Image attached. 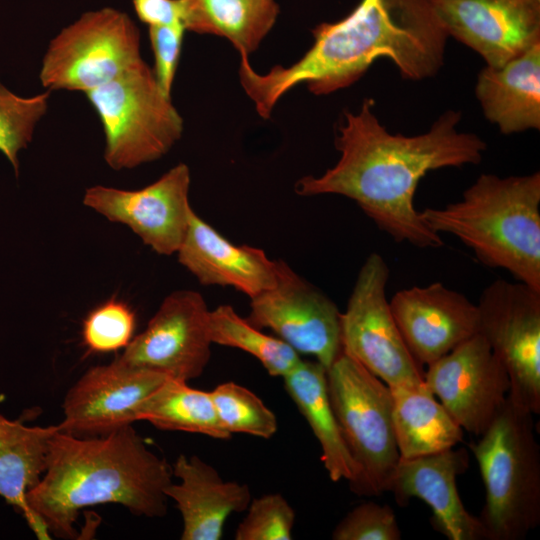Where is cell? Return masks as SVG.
<instances>
[{
  "instance_id": "obj_1",
  "label": "cell",
  "mask_w": 540,
  "mask_h": 540,
  "mask_svg": "<svg viewBox=\"0 0 540 540\" xmlns=\"http://www.w3.org/2000/svg\"><path fill=\"white\" fill-rule=\"evenodd\" d=\"M372 107L373 101L365 99L357 113H345L335 137L338 162L318 177L301 178L295 191L347 197L395 241L441 247L440 235L416 210L418 184L429 171L480 163L487 145L476 134L458 130V111L447 110L425 133L404 136L391 134Z\"/></svg>"
},
{
  "instance_id": "obj_2",
  "label": "cell",
  "mask_w": 540,
  "mask_h": 540,
  "mask_svg": "<svg viewBox=\"0 0 540 540\" xmlns=\"http://www.w3.org/2000/svg\"><path fill=\"white\" fill-rule=\"evenodd\" d=\"M311 48L290 66L260 74L240 56L239 79L262 118L299 84L326 95L359 80L385 57L409 80L435 76L444 63L448 35L429 0H361L343 19L312 30Z\"/></svg>"
},
{
  "instance_id": "obj_3",
  "label": "cell",
  "mask_w": 540,
  "mask_h": 540,
  "mask_svg": "<svg viewBox=\"0 0 540 540\" xmlns=\"http://www.w3.org/2000/svg\"><path fill=\"white\" fill-rule=\"evenodd\" d=\"M172 467L147 448L132 425L106 435L77 437L59 429L49 440L43 477L26 494L31 528L74 538L81 509L116 503L135 515L167 512Z\"/></svg>"
},
{
  "instance_id": "obj_4",
  "label": "cell",
  "mask_w": 540,
  "mask_h": 540,
  "mask_svg": "<svg viewBox=\"0 0 540 540\" xmlns=\"http://www.w3.org/2000/svg\"><path fill=\"white\" fill-rule=\"evenodd\" d=\"M434 232L455 236L480 263L540 291V173H483L456 202L426 208Z\"/></svg>"
},
{
  "instance_id": "obj_5",
  "label": "cell",
  "mask_w": 540,
  "mask_h": 540,
  "mask_svg": "<svg viewBox=\"0 0 540 540\" xmlns=\"http://www.w3.org/2000/svg\"><path fill=\"white\" fill-rule=\"evenodd\" d=\"M533 413L507 402L469 448L485 489V540H522L540 523V447Z\"/></svg>"
},
{
  "instance_id": "obj_6",
  "label": "cell",
  "mask_w": 540,
  "mask_h": 540,
  "mask_svg": "<svg viewBox=\"0 0 540 540\" xmlns=\"http://www.w3.org/2000/svg\"><path fill=\"white\" fill-rule=\"evenodd\" d=\"M85 95L102 125L104 160L113 170L160 159L182 136L183 119L144 60Z\"/></svg>"
},
{
  "instance_id": "obj_7",
  "label": "cell",
  "mask_w": 540,
  "mask_h": 540,
  "mask_svg": "<svg viewBox=\"0 0 540 540\" xmlns=\"http://www.w3.org/2000/svg\"><path fill=\"white\" fill-rule=\"evenodd\" d=\"M326 378L341 435L359 470L350 489L359 496L380 495L400 460L390 387L343 352Z\"/></svg>"
},
{
  "instance_id": "obj_8",
  "label": "cell",
  "mask_w": 540,
  "mask_h": 540,
  "mask_svg": "<svg viewBox=\"0 0 540 540\" xmlns=\"http://www.w3.org/2000/svg\"><path fill=\"white\" fill-rule=\"evenodd\" d=\"M140 33L130 16L113 7L83 13L49 43L39 79L48 91L87 93L142 59Z\"/></svg>"
},
{
  "instance_id": "obj_9",
  "label": "cell",
  "mask_w": 540,
  "mask_h": 540,
  "mask_svg": "<svg viewBox=\"0 0 540 540\" xmlns=\"http://www.w3.org/2000/svg\"><path fill=\"white\" fill-rule=\"evenodd\" d=\"M389 268L378 253L362 264L346 310L341 312L342 352L388 386L424 383L391 313L386 295Z\"/></svg>"
},
{
  "instance_id": "obj_10",
  "label": "cell",
  "mask_w": 540,
  "mask_h": 540,
  "mask_svg": "<svg viewBox=\"0 0 540 540\" xmlns=\"http://www.w3.org/2000/svg\"><path fill=\"white\" fill-rule=\"evenodd\" d=\"M480 334L505 367L509 397L540 413V291L496 279L477 303Z\"/></svg>"
},
{
  "instance_id": "obj_11",
  "label": "cell",
  "mask_w": 540,
  "mask_h": 540,
  "mask_svg": "<svg viewBox=\"0 0 540 540\" xmlns=\"http://www.w3.org/2000/svg\"><path fill=\"white\" fill-rule=\"evenodd\" d=\"M275 284L250 298L248 322L271 329L297 353L326 369L341 354V312L320 289L286 262L275 260Z\"/></svg>"
},
{
  "instance_id": "obj_12",
  "label": "cell",
  "mask_w": 540,
  "mask_h": 540,
  "mask_svg": "<svg viewBox=\"0 0 540 540\" xmlns=\"http://www.w3.org/2000/svg\"><path fill=\"white\" fill-rule=\"evenodd\" d=\"M424 384L463 431L480 436L504 408L508 373L477 334L426 366Z\"/></svg>"
},
{
  "instance_id": "obj_13",
  "label": "cell",
  "mask_w": 540,
  "mask_h": 540,
  "mask_svg": "<svg viewBox=\"0 0 540 540\" xmlns=\"http://www.w3.org/2000/svg\"><path fill=\"white\" fill-rule=\"evenodd\" d=\"M189 167L179 163L153 183L136 190L104 185L87 188L83 204L113 223L127 226L160 255L177 253L193 211Z\"/></svg>"
},
{
  "instance_id": "obj_14",
  "label": "cell",
  "mask_w": 540,
  "mask_h": 540,
  "mask_svg": "<svg viewBox=\"0 0 540 540\" xmlns=\"http://www.w3.org/2000/svg\"><path fill=\"white\" fill-rule=\"evenodd\" d=\"M209 313L199 292L174 291L117 359L186 382L198 378L211 356Z\"/></svg>"
},
{
  "instance_id": "obj_15",
  "label": "cell",
  "mask_w": 540,
  "mask_h": 540,
  "mask_svg": "<svg viewBox=\"0 0 540 540\" xmlns=\"http://www.w3.org/2000/svg\"><path fill=\"white\" fill-rule=\"evenodd\" d=\"M168 378L117 358L91 367L67 392L60 429L77 437H94L131 425L138 421L144 401Z\"/></svg>"
},
{
  "instance_id": "obj_16",
  "label": "cell",
  "mask_w": 540,
  "mask_h": 540,
  "mask_svg": "<svg viewBox=\"0 0 540 540\" xmlns=\"http://www.w3.org/2000/svg\"><path fill=\"white\" fill-rule=\"evenodd\" d=\"M448 37L500 66L540 42V0H429Z\"/></svg>"
},
{
  "instance_id": "obj_17",
  "label": "cell",
  "mask_w": 540,
  "mask_h": 540,
  "mask_svg": "<svg viewBox=\"0 0 540 540\" xmlns=\"http://www.w3.org/2000/svg\"><path fill=\"white\" fill-rule=\"evenodd\" d=\"M389 306L406 346L422 368L478 334L477 304L441 282L402 289Z\"/></svg>"
},
{
  "instance_id": "obj_18",
  "label": "cell",
  "mask_w": 540,
  "mask_h": 540,
  "mask_svg": "<svg viewBox=\"0 0 540 540\" xmlns=\"http://www.w3.org/2000/svg\"><path fill=\"white\" fill-rule=\"evenodd\" d=\"M469 466L465 448H450L415 458H400L387 491L399 505L418 498L432 511L431 523L449 540H485L479 519L464 506L457 477Z\"/></svg>"
},
{
  "instance_id": "obj_19",
  "label": "cell",
  "mask_w": 540,
  "mask_h": 540,
  "mask_svg": "<svg viewBox=\"0 0 540 540\" xmlns=\"http://www.w3.org/2000/svg\"><path fill=\"white\" fill-rule=\"evenodd\" d=\"M176 254L205 286H230L252 298L275 284V260L262 249L228 241L194 210Z\"/></svg>"
},
{
  "instance_id": "obj_20",
  "label": "cell",
  "mask_w": 540,
  "mask_h": 540,
  "mask_svg": "<svg viewBox=\"0 0 540 540\" xmlns=\"http://www.w3.org/2000/svg\"><path fill=\"white\" fill-rule=\"evenodd\" d=\"M172 473L180 482H171L165 494L180 511L182 540H220L228 517L245 511L251 501L248 485L224 480L196 455H179Z\"/></svg>"
},
{
  "instance_id": "obj_21",
  "label": "cell",
  "mask_w": 540,
  "mask_h": 540,
  "mask_svg": "<svg viewBox=\"0 0 540 540\" xmlns=\"http://www.w3.org/2000/svg\"><path fill=\"white\" fill-rule=\"evenodd\" d=\"M476 97L485 117L501 133L540 128V42L500 66L478 74Z\"/></svg>"
},
{
  "instance_id": "obj_22",
  "label": "cell",
  "mask_w": 540,
  "mask_h": 540,
  "mask_svg": "<svg viewBox=\"0 0 540 540\" xmlns=\"http://www.w3.org/2000/svg\"><path fill=\"white\" fill-rule=\"evenodd\" d=\"M285 390L307 421L321 448V461L333 482H353L359 473L341 435L327 389L326 368L302 360L285 377Z\"/></svg>"
},
{
  "instance_id": "obj_23",
  "label": "cell",
  "mask_w": 540,
  "mask_h": 540,
  "mask_svg": "<svg viewBox=\"0 0 540 540\" xmlns=\"http://www.w3.org/2000/svg\"><path fill=\"white\" fill-rule=\"evenodd\" d=\"M389 387L400 458L435 454L463 442V429L424 383Z\"/></svg>"
},
{
  "instance_id": "obj_24",
  "label": "cell",
  "mask_w": 540,
  "mask_h": 540,
  "mask_svg": "<svg viewBox=\"0 0 540 540\" xmlns=\"http://www.w3.org/2000/svg\"><path fill=\"white\" fill-rule=\"evenodd\" d=\"M186 31L226 38L240 55L256 51L274 26L275 0H183Z\"/></svg>"
},
{
  "instance_id": "obj_25",
  "label": "cell",
  "mask_w": 540,
  "mask_h": 540,
  "mask_svg": "<svg viewBox=\"0 0 540 540\" xmlns=\"http://www.w3.org/2000/svg\"><path fill=\"white\" fill-rule=\"evenodd\" d=\"M58 425L26 426L0 414V496L28 515L26 494L45 472L48 444Z\"/></svg>"
},
{
  "instance_id": "obj_26",
  "label": "cell",
  "mask_w": 540,
  "mask_h": 540,
  "mask_svg": "<svg viewBox=\"0 0 540 540\" xmlns=\"http://www.w3.org/2000/svg\"><path fill=\"white\" fill-rule=\"evenodd\" d=\"M138 420L156 428L202 434L218 440L231 438L221 427L209 391L168 378L142 404Z\"/></svg>"
},
{
  "instance_id": "obj_27",
  "label": "cell",
  "mask_w": 540,
  "mask_h": 540,
  "mask_svg": "<svg viewBox=\"0 0 540 540\" xmlns=\"http://www.w3.org/2000/svg\"><path fill=\"white\" fill-rule=\"evenodd\" d=\"M209 332L212 343L252 355L272 377H285L301 361L300 354L286 342L263 333L230 305L210 310Z\"/></svg>"
},
{
  "instance_id": "obj_28",
  "label": "cell",
  "mask_w": 540,
  "mask_h": 540,
  "mask_svg": "<svg viewBox=\"0 0 540 540\" xmlns=\"http://www.w3.org/2000/svg\"><path fill=\"white\" fill-rule=\"evenodd\" d=\"M209 392L217 419L229 435L242 433L269 439L276 433V415L248 388L230 381Z\"/></svg>"
},
{
  "instance_id": "obj_29",
  "label": "cell",
  "mask_w": 540,
  "mask_h": 540,
  "mask_svg": "<svg viewBox=\"0 0 540 540\" xmlns=\"http://www.w3.org/2000/svg\"><path fill=\"white\" fill-rule=\"evenodd\" d=\"M50 91L21 97L0 82V151L19 174L18 153L27 148L38 122L48 110Z\"/></svg>"
},
{
  "instance_id": "obj_30",
  "label": "cell",
  "mask_w": 540,
  "mask_h": 540,
  "mask_svg": "<svg viewBox=\"0 0 540 540\" xmlns=\"http://www.w3.org/2000/svg\"><path fill=\"white\" fill-rule=\"evenodd\" d=\"M136 316L124 301L110 298L92 309L83 321L82 342L92 353L126 348L134 337Z\"/></svg>"
},
{
  "instance_id": "obj_31",
  "label": "cell",
  "mask_w": 540,
  "mask_h": 540,
  "mask_svg": "<svg viewBox=\"0 0 540 540\" xmlns=\"http://www.w3.org/2000/svg\"><path fill=\"white\" fill-rule=\"evenodd\" d=\"M235 531L236 540H290L295 511L280 493L251 499Z\"/></svg>"
},
{
  "instance_id": "obj_32",
  "label": "cell",
  "mask_w": 540,
  "mask_h": 540,
  "mask_svg": "<svg viewBox=\"0 0 540 540\" xmlns=\"http://www.w3.org/2000/svg\"><path fill=\"white\" fill-rule=\"evenodd\" d=\"M333 540H400L401 531L393 509L364 502L349 511L335 526Z\"/></svg>"
},
{
  "instance_id": "obj_33",
  "label": "cell",
  "mask_w": 540,
  "mask_h": 540,
  "mask_svg": "<svg viewBox=\"0 0 540 540\" xmlns=\"http://www.w3.org/2000/svg\"><path fill=\"white\" fill-rule=\"evenodd\" d=\"M185 31L186 28L183 24L148 27V36L154 56L152 70L160 88L168 96H171Z\"/></svg>"
},
{
  "instance_id": "obj_34",
  "label": "cell",
  "mask_w": 540,
  "mask_h": 540,
  "mask_svg": "<svg viewBox=\"0 0 540 540\" xmlns=\"http://www.w3.org/2000/svg\"><path fill=\"white\" fill-rule=\"evenodd\" d=\"M137 18L152 26L184 25L183 0H132Z\"/></svg>"
}]
</instances>
